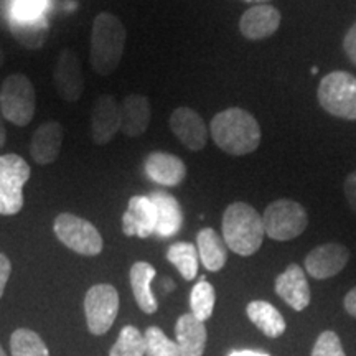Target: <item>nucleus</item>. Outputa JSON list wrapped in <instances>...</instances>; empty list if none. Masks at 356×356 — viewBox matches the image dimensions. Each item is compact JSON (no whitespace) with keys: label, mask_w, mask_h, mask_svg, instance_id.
Here are the masks:
<instances>
[{"label":"nucleus","mask_w":356,"mask_h":356,"mask_svg":"<svg viewBox=\"0 0 356 356\" xmlns=\"http://www.w3.org/2000/svg\"><path fill=\"white\" fill-rule=\"evenodd\" d=\"M210 132L213 142L225 154L241 155L252 154L261 144V126L256 118L241 108H229L218 113L211 119Z\"/></svg>","instance_id":"nucleus-1"},{"label":"nucleus","mask_w":356,"mask_h":356,"mask_svg":"<svg viewBox=\"0 0 356 356\" xmlns=\"http://www.w3.org/2000/svg\"><path fill=\"white\" fill-rule=\"evenodd\" d=\"M127 32L121 19L113 13H97L92 22L91 32V60L92 70L101 76H111L121 65L124 48H126Z\"/></svg>","instance_id":"nucleus-2"},{"label":"nucleus","mask_w":356,"mask_h":356,"mask_svg":"<svg viewBox=\"0 0 356 356\" xmlns=\"http://www.w3.org/2000/svg\"><path fill=\"white\" fill-rule=\"evenodd\" d=\"M222 239L231 251L239 256H252L264 241L262 216L251 204L234 202L222 213Z\"/></svg>","instance_id":"nucleus-3"},{"label":"nucleus","mask_w":356,"mask_h":356,"mask_svg":"<svg viewBox=\"0 0 356 356\" xmlns=\"http://www.w3.org/2000/svg\"><path fill=\"white\" fill-rule=\"evenodd\" d=\"M37 111V92L32 81L22 73L10 74L0 86V113L17 127L32 122Z\"/></svg>","instance_id":"nucleus-4"},{"label":"nucleus","mask_w":356,"mask_h":356,"mask_svg":"<svg viewBox=\"0 0 356 356\" xmlns=\"http://www.w3.org/2000/svg\"><path fill=\"white\" fill-rule=\"evenodd\" d=\"M317 97L322 109L330 115L356 121V76L348 71H332L323 76Z\"/></svg>","instance_id":"nucleus-5"},{"label":"nucleus","mask_w":356,"mask_h":356,"mask_svg":"<svg viewBox=\"0 0 356 356\" xmlns=\"http://www.w3.org/2000/svg\"><path fill=\"white\" fill-rule=\"evenodd\" d=\"M264 233L274 241H291L299 238L309 225V215L300 203L293 200H275L262 215Z\"/></svg>","instance_id":"nucleus-6"},{"label":"nucleus","mask_w":356,"mask_h":356,"mask_svg":"<svg viewBox=\"0 0 356 356\" xmlns=\"http://www.w3.org/2000/svg\"><path fill=\"white\" fill-rule=\"evenodd\" d=\"M30 167L20 155H0V215H17L24 208V186Z\"/></svg>","instance_id":"nucleus-7"},{"label":"nucleus","mask_w":356,"mask_h":356,"mask_svg":"<svg viewBox=\"0 0 356 356\" xmlns=\"http://www.w3.org/2000/svg\"><path fill=\"white\" fill-rule=\"evenodd\" d=\"M56 238L71 251L81 256H97L102 251V238L96 226L81 216L61 213L56 216L55 225Z\"/></svg>","instance_id":"nucleus-8"},{"label":"nucleus","mask_w":356,"mask_h":356,"mask_svg":"<svg viewBox=\"0 0 356 356\" xmlns=\"http://www.w3.org/2000/svg\"><path fill=\"white\" fill-rule=\"evenodd\" d=\"M88 330L92 335H104L113 327L119 312V293L111 284H97L84 297Z\"/></svg>","instance_id":"nucleus-9"},{"label":"nucleus","mask_w":356,"mask_h":356,"mask_svg":"<svg viewBox=\"0 0 356 356\" xmlns=\"http://www.w3.org/2000/svg\"><path fill=\"white\" fill-rule=\"evenodd\" d=\"M53 79H55L56 92L61 99L66 102H76L81 99L84 91L81 61L73 50L65 48L60 51Z\"/></svg>","instance_id":"nucleus-10"},{"label":"nucleus","mask_w":356,"mask_h":356,"mask_svg":"<svg viewBox=\"0 0 356 356\" xmlns=\"http://www.w3.org/2000/svg\"><path fill=\"white\" fill-rule=\"evenodd\" d=\"M350 251L343 244L327 243L314 248L305 257V270L314 279L335 277L348 264Z\"/></svg>","instance_id":"nucleus-11"},{"label":"nucleus","mask_w":356,"mask_h":356,"mask_svg":"<svg viewBox=\"0 0 356 356\" xmlns=\"http://www.w3.org/2000/svg\"><path fill=\"white\" fill-rule=\"evenodd\" d=\"M121 131V106L114 96L97 97L91 113V140L96 145H108Z\"/></svg>","instance_id":"nucleus-12"},{"label":"nucleus","mask_w":356,"mask_h":356,"mask_svg":"<svg viewBox=\"0 0 356 356\" xmlns=\"http://www.w3.org/2000/svg\"><path fill=\"white\" fill-rule=\"evenodd\" d=\"M170 129L186 149L198 152L208 142V127L203 118L191 108H177L170 115Z\"/></svg>","instance_id":"nucleus-13"},{"label":"nucleus","mask_w":356,"mask_h":356,"mask_svg":"<svg viewBox=\"0 0 356 356\" xmlns=\"http://www.w3.org/2000/svg\"><path fill=\"white\" fill-rule=\"evenodd\" d=\"M157 228V211L150 197L136 195L129 200L127 211L122 215V231L126 236L149 238Z\"/></svg>","instance_id":"nucleus-14"},{"label":"nucleus","mask_w":356,"mask_h":356,"mask_svg":"<svg viewBox=\"0 0 356 356\" xmlns=\"http://www.w3.org/2000/svg\"><path fill=\"white\" fill-rule=\"evenodd\" d=\"M275 293L291 305L293 310L302 312L310 304V286L304 269L299 264L287 266V269L275 279Z\"/></svg>","instance_id":"nucleus-15"},{"label":"nucleus","mask_w":356,"mask_h":356,"mask_svg":"<svg viewBox=\"0 0 356 356\" xmlns=\"http://www.w3.org/2000/svg\"><path fill=\"white\" fill-rule=\"evenodd\" d=\"M280 12L269 3H259L248 8L239 20V30L248 40H264L273 37L280 26Z\"/></svg>","instance_id":"nucleus-16"},{"label":"nucleus","mask_w":356,"mask_h":356,"mask_svg":"<svg viewBox=\"0 0 356 356\" xmlns=\"http://www.w3.org/2000/svg\"><path fill=\"white\" fill-rule=\"evenodd\" d=\"M63 145V126L60 122H44L33 132L30 142V155L38 165H50L60 157Z\"/></svg>","instance_id":"nucleus-17"},{"label":"nucleus","mask_w":356,"mask_h":356,"mask_svg":"<svg viewBox=\"0 0 356 356\" xmlns=\"http://www.w3.org/2000/svg\"><path fill=\"white\" fill-rule=\"evenodd\" d=\"M145 175L155 184L177 186L185 180L186 165L177 155L168 152H152L144 162Z\"/></svg>","instance_id":"nucleus-18"},{"label":"nucleus","mask_w":356,"mask_h":356,"mask_svg":"<svg viewBox=\"0 0 356 356\" xmlns=\"http://www.w3.org/2000/svg\"><path fill=\"white\" fill-rule=\"evenodd\" d=\"M175 337L180 356H203L208 332L204 322L198 320L193 314H184L177 320Z\"/></svg>","instance_id":"nucleus-19"},{"label":"nucleus","mask_w":356,"mask_h":356,"mask_svg":"<svg viewBox=\"0 0 356 356\" xmlns=\"http://www.w3.org/2000/svg\"><path fill=\"white\" fill-rule=\"evenodd\" d=\"M152 119L149 97L129 95L121 104V132L126 137H139L149 129Z\"/></svg>","instance_id":"nucleus-20"},{"label":"nucleus","mask_w":356,"mask_h":356,"mask_svg":"<svg viewBox=\"0 0 356 356\" xmlns=\"http://www.w3.org/2000/svg\"><path fill=\"white\" fill-rule=\"evenodd\" d=\"M149 197L152 200L155 211H157L155 234H159L160 238L175 236L184 226V211H181L180 203L167 191H154Z\"/></svg>","instance_id":"nucleus-21"},{"label":"nucleus","mask_w":356,"mask_h":356,"mask_svg":"<svg viewBox=\"0 0 356 356\" xmlns=\"http://www.w3.org/2000/svg\"><path fill=\"white\" fill-rule=\"evenodd\" d=\"M12 37L26 50H38L48 40L50 26L43 15L15 17L10 22Z\"/></svg>","instance_id":"nucleus-22"},{"label":"nucleus","mask_w":356,"mask_h":356,"mask_svg":"<svg viewBox=\"0 0 356 356\" xmlns=\"http://www.w3.org/2000/svg\"><path fill=\"white\" fill-rule=\"evenodd\" d=\"M157 275V270L152 264L145 261L136 262L131 267V286L137 305L145 314H155L159 309V302L155 299L150 284Z\"/></svg>","instance_id":"nucleus-23"},{"label":"nucleus","mask_w":356,"mask_h":356,"mask_svg":"<svg viewBox=\"0 0 356 356\" xmlns=\"http://www.w3.org/2000/svg\"><path fill=\"white\" fill-rule=\"evenodd\" d=\"M198 256L204 269L218 273L228 261V246L213 228H203L197 236Z\"/></svg>","instance_id":"nucleus-24"},{"label":"nucleus","mask_w":356,"mask_h":356,"mask_svg":"<svg viewBox=\"0 0 356 356\" xmlns=\"http://www.w3.org/2000/svg\"><path fill=\"white\" fill-rule=\"evenodd\" d=\"M249 320L269 338H279L286 332V320L273 304L266 300H252L248 304Z\"/></svg>","instance_id":"nucleus-25"},{"label":"nucleus","mask_w":356,"mask_h":356,"mask_svg":"<svg viewBox=\"0 0 356 356\" xmlns=\"http://www.w3.org/2000/svg\"><path fill=\"white\" fill-rule=\"evenodd\" d=\"M198 249L191 243H173L167 251V259L177 267L185 280H193L198 275Z\"/></svg>","instance_id":"nucleus-26"},{"label":"nucleus","mask_w":356,"mask_h":356,"mask_svg":"<svg viewBox=\"0 0 356 356\" xmlns=\"http://www.w3.org/2000/svg\"><path fill=\"white\" fill-rule=\"evenodd\" d=\"M12 356H50L44 341L29 328H19L10 338Z\"/></svg>","instance_id":"nucleus-27"},{"label":"nucleus","mask_w":356,"mask_h":356,"mask_svg":"<svg viewBox=\"0 0 356 356\" xmlns=\"http://www.w3.org/2000/svg\"><path fill=\"white\" fill-rule=\"evenodd\" d=\"M215 287L207 280H200L197 286L191 289L190 293L191 314L202 322H207L213 315V310H215Z\"/></svg>","instance_id":"nucleus-28"},{"label":"nucleus","mask_w":356,"mask_h":356,"mask_svg":"<svg viewBox=\"0 0 356 356\" xmlns=\"http://www.w3.org/2000/svg\"><path fill=\"white\" fill-rule=\"evenodd\" d=\"M109 356H145L144 335L139 328L127 325L119 333L118 341L111 348Z\"/></svg>","instance_id":"nucleus-29"},{"label":"nucleus","mask_w":356,"mask_h":356,"mask_svg":"<svg viewBox=\"0 0 356 356\" xmlns=\"http://www.w3.org/2000/svg\"><path fill=\"white\" fill-rule=\"evenodd\" d=\"M145 356H180L177 341L168 338L159 327H149L144 333Z\"/></svg>","instance_id":"nucleus-30"},{"label":"nucleus","mask_w":356,"mask_h":356,"mask_svg":"<svg viewBox=\"0 0 356 356\" xmlns=\"http://www.w3.org/2000/svg\"><path fill=\"white\" fill-rule=\"evenodd\" d=\"M312 356H346L340 338L335 332H323L315 341Z\"/></svg>","instance_id":"nucleus-31"},{"label":"nucleus","mask_w":356,"mask_h":356,"mask_svg":"<svg viewBox=\"0 0 356 356\" xmlns=\"http://www.w3.org/2000/svg\"><path fill=\"white\" fill-rule=\"evenodd\" d=\"M44 0H17L15 17H38L42 15Z\"/></svg>","instance_id":"nucleus-32"},{"label":"nucleus","mask_w":356,"mask_h":356,"mask_svg":"<svg viewBox=\"0 0 356 356\" xmlns=\"http://www.w3.org/2000/svg\"><path fill=\"white\" fill-rule=\"evenodd\" d=\"M343 51L348 60L356 66V22L350 26L343 38Z\"/></svg>","instance_id":"nucleus-33"},{"label":"nucleus","mask_w":356,"mask_h":356,"mask_svg":"<svg viewBox=\"0 0 356 356\" xmlns=\"http://www.w3.org/2000/svg\"><path fill=\"white\" fill-rule=\"evenodd\" d=\"M343 191H345L346 202H348L350 208L353 210V213L356 215V170L351 172L350 175L345 178Z\"/></svg>","instance_id":"nucleus-34"},{"label":"nucleus","mask_w":356,"mask_h":356,"mask_svg":"<svg viewBox=\"0 0 356 356\" xmlns=\"http://www.w3.org/2000/svg\"><path fill=\"white\" fill-rule=\"evenodd\" d=\"M12 273V264L10 259L6 254L0 252V299H2L3 291H6V286L8 282V277H10Z\"/></svg>","instance_id":"nucleus-35"},{"label":"nucleus","mask_w":356,"mask_h":356,"mask_svg":"<svg viewBox=\"0 0 356 356\" xmlns=\"http://www.w3.org/2000/svg\"><path fill=\"white\" fill-rule=\"evenodd\" d=\"M343 305H345V310L348 312L351 317L356 318V287H353L348 293H346Z\"/></svg>","instance_id":"nucleus-36"},{"label":"nucleus","mask_w":356,"mask_h":356,"mask_svg":"<svg viewBox=\"0 0 356 356\" xmlns=\"http://www.w3.org/2000/svg\"><path fill=\"white\" fill-rule=\"evenodd\" d=\"M229 356H270L264 353V351H256V350H236V351H231Z\"/></svg>","instance_id":"nucleus-37"},{"label":"nucleus","mask_w":356,"mask_h":356,"mask_svg":"<svg viewBox=\"0 0 356 356\" xmlns=\"http://www.w3.org/2000/svg\"><path fill=\"white\" fill-rule=\"evenodd\" d=\"M6 140H7V129H6V126H3L2 118H0V149L6 145Z\"/></svg>","instance_id":"nucleus-38"},{"label":"nucleus","mask_w":356,"mask_h":356,"mask_svg":"<svg viewBox=\"0 0 356 356\" xmlns=\"http://www.w3.org/2000/svg\"><path fill=\"white\" fill-rule=\"evenodd\" d=\"M243 2L254 3V6H259V3H267V2H270V0H243Z\"/></svg>","instance_id":"nucleus-39"},{"label":"nucleus","mask_w":356,"mask_h":356,"mask_svg":"<svg viewBox=\"0 0 356 356\" xmlns=\"http://www.w3.org/2000/svg\"><path fill=\"white\" fill-rule=\"evenodd\" d=\"M2 65H3V51L2 48H0V68H2Z\"/></svg>","instance_id":"nucleus-40"},{"label":"nucleus","mask_w":356,"mask_h":356,"mask_svg":"<svg viewBox=\"0 0 356 356\" xmlns=\"http://www.w3.org/2000/svg\"><path fill=\"white\" fill-rule=\"evenodd\" d=\"M0 356H7V355H6V351H3L2 346H0Z\"/></svg>","instance_id":"nucleus-41"}]
</instances>
